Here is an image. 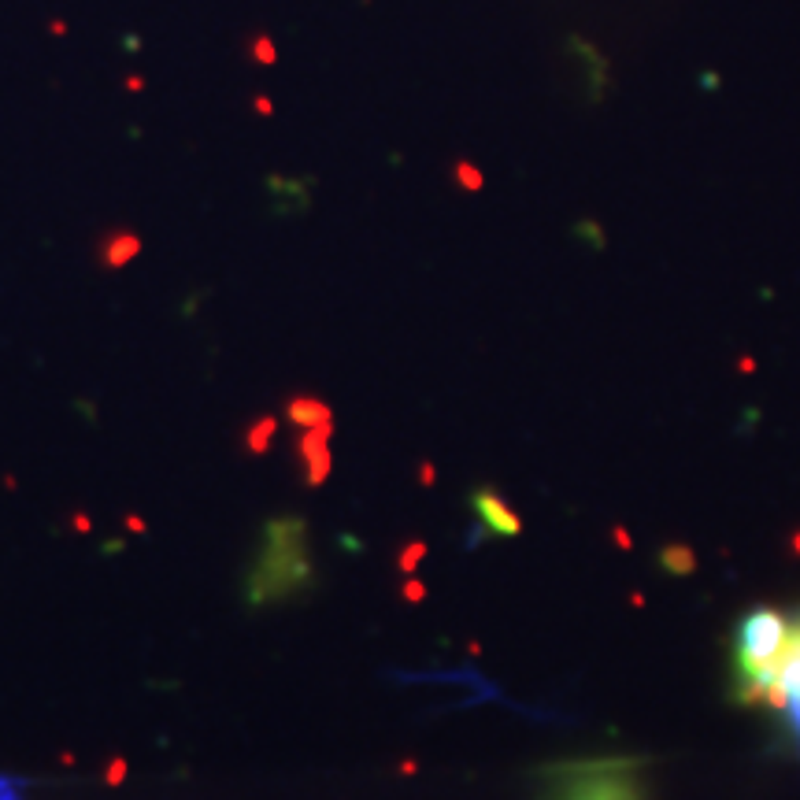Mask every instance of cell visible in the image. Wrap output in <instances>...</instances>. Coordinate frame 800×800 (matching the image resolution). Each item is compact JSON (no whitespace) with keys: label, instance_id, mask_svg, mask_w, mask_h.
Segmentation results:
<instances>
[{"label":"cell","instance_id":"4","mask_svg":"<svg viewBox=\"0 0 800 800\" xmlns=\"http://www.w3.org/2000/svg\"><path fill=\"white\" fill-rule=\"evenodd\" d=\"M753 708L779 712L793 745L800 748V615H789L786 641L779 648V656H774V667H771Z\"/></svg>","mask_w":800,"mask_h":800},{"label":"cell","instance_id":"12","mask_svg":"<svg viewBox=\"0 0 800 800\" xmlns=\"http://www.w3.org/2000/svg\"><path fill=\"white\" fill-rule=\"evenodd\" d=\"M400 596H404L408 604H419V600H427V586H422L415 574H408V582H404V589H400Z\"/></svg>","mask_w":800,"mask_h":800},{"label":"cell","instance_id":"7","mask_svg":"<svg viewBox=\"0 0 800 800\" xmlns=\"http://www.w3.org/2000/svg\"><path fill=\"white\" fill-rule=\"evenodd\" d=\"M286 415H289L293 427H300V430H334V412L322 404V400L308 396V393L293 396L286 404Z\"/></svg>","mask_w":800,"mask_h":800},{"label":"cell","instance_id":"3","mask_svg":"<svg viewBox=\"0 0 800 800\" xmlns=\"http://www.w3.org/2000/svg\"><path fill=\"white\" fill-rule=\"evenodd\" d=\"M545 800H645V786L630 760L563 763L548 774Z\"/></svg>","mask_w":800,"mask_h":800},{"label":"cell","instance_id":"2","mask_svg":"<svg viewBox=\"0 0 800 800\" xmlns=\"http://www.w3.org/2000/svg\"><path fill=\"white\" fill-rule=\"evenodd\" d=\"M786 627H789V615L771 608V604H760L753 608L741 622H738V634H734V700L741 704H756V696L767 682V674L774 667V656L786 641Z\"/></svg>","mask_w":800,"mask_h":800},{"label":"cell","instance_id":"10","mask_svg":"<svg viewBox=\"0 0 800 800\" xmlns=\"http://www.w3.org/2000/svg\"><path fill=\"white\" fill-rule=\"evenodd\" d=\"M422 560H427V541H408V545H404V548H400V553H396V571H404V574H415Z\"/></svg>","mask_w":800,"mask_h":800},{"label":"cell","instance_id":"14","mask_svg":"<svg viewBox=\"0 0 800 800\" xmlns=\"http://www.w3.org/2000/svg\"><path fill=\"white\" fill-rule=\"evenodd\" d=\"M0 800H22L19 786H12V782H4V779H0Z\"/></svg>","mask_w":800,"mask_h":800},{"label":"cell","instance_id":"15","mask_svg":"<svg viewBox=\"0 0 800 800\" xmlns=\"http://www.w3.org/2000/svg\"><path fill=\"white\" fill-rule=\"evenodd\" d=\"M460 179L467 182V189H479V186H482V179H479V174H474L471 167H460Z\"/></svg>","mask_w":800,"mask_h":800},{"label":"cell","instance_id":"16","mask_svg":"<svg viewBox=\"0 0 800 800\" xmlns=\"http://www.w3.org/2000/svg\"><path fill=\"white\" fill-rule=\"evenodd\" d=\"M419 482L422 486H434V463H419Z\"/></svg>","mask_w":800,"mask_h":800},{"label":"cell","instance_id":"9","mask_svg":"<svg viewBox=\"0 0 800 800\" xmlns=\"http://www.w3.org/2000/svg\"><path fill=\"white\" fill-rule=\"evenodd\" d=\"M134 253H138V238L122 234V238H112V241H108L104 260H108V267H119V263H127Z\"/></svg>","mask_w":800,"mask_h":800},{"label":"cell","instance_id":"5","mask_svg":"<svg viewBox=\"0 0 800 800\" xmlns=\"http://www.w3.org/2000/svg\"><path fill=\"white\" fill-rule=\"evenodd\" d=\"M471 515H474L471 545L479 538H519L522 534V519L515 515V508H508L504 500H500V493L489 486L471 493Z\"/></svg>","mask_w":800,"mask_h":800},{"label":"cell","instance_id":"11","mask_svg":"<svg viewBox=\"0 0 800 800\" xmlns=\"http://www.w3.org/2000/svg\"><path fill=\"white\" fill-rule=\"evenodd\" d=\"M271 438H274V419H260L256 427L245 434V441H248V448H253V453H263V448L271 445Z\"/></svg>","mask_w":800,"mask_h":800},{"label":"cell","instance_id":"1","mask_svg":"<svg viewBox=\"0 0 800 800\" xmlns=\"http://www.w3.org/2000/svg\"><path fill=\"white\" fill-rule=\"evenodd\" d=\"M312 582H315V563H312V541H308L304 519L296 515L271 519L260 541V553L253 567H248L245 600L253 608L282 604V600L300 596Z\"/></svg>","mask_w":800,"mask_h":800},{"label":"cell","instance_id":"13","mask_svg":"<svg viewBox=\"0 0 800 800\" xmlns=\"http://www.w3.org/2000/svg\"><path fill=\"white\" fill-rule=\"evenodd\" d=\"M612 538H615V548H622V553H630V548H634V538H630L627 530H622V527H615V530H612Z\"/></svg>","mask_w":800,"mask_h":800},{"label":"cell","instance_id":"8","mask_svg":"<svg viewBox=\"0 0 800 800\" xmlns=\"http://www.w3.org/2000/svg\"><path fill=\"white\" fill-rule=\"evenodd\" d=\"M656 563H660L667 574H674V579H686V574L696 571V553H693L689 545H682V541H671V545L660 548Z\"/></svg>","mask_w":800,"mask_h":800},{"label":"cell","instance_id":"6","mask_svg":"<svg viewBox=\"0 0 800 800\" xmlns=\"http://www.w3.org/2000/svg\"><path fill=\"white\" fill-rule=\"evenodd\" d=\"M330 434L334 430H304V438L296 441V460L304 467V482L308 486H322L327 474L334 467V456H330Z\"/></svg>","mask_w":800,"mask_h":800}]
</instances>
